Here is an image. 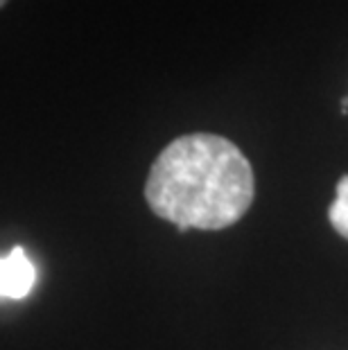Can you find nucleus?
<instances>
[{
  "mask_svg": "<svg viewBox=\"0 0 348 350\" xmlns=\"http://www.w3.org/2000/svg\"><path fill=\"white\" fill-rule=\"evenodd\" d=\"M254 195L256 178L247 156L215 133L172 140L154 161L145 183L152 213L172 221L179 233L233 226L254 204Z\"/></svg>",
  "mask_w": 348,
  "mask_h": 350,
  "instance_id": "nucleus-1",
  "label": "nucleus"
},
{
  "mask_svg": "<svg viewBox=\"0 0 348 350\" xmlns=\"http://www.w3.org/2000/svg\"><path fill=\"white\" fill-rule=\"evenodd\" d=\"M5 3H7V0H0V7H3V5H5Z\"/></svg>",
  "mask_w": 348,
  "mask_h": 350,
  "instance_id": "nucleus-4",
  "label": "nucleus"
},
{
  "mask_svg": "<svg viewBox=\"0 0 348 350\" xmlns=\"http://www.w3.org/2000/svg\"><path fill=\"white\" fill-rule=\"evenodd\" d=\"M328 219H330L332 228L348 240V174L339 178L335 201H332L328 208Z\"/></svg>",
  "mask_w": 348,
  "mask_h": 350,
  "instance_id": "nucleus-3",
  "label": "nucleus"
},
{
  "mask_svg": "<svg viewBox=\"0 0 348 350\" xmlns=\"http://www.w3.org/2000/svg\"><path fill=\"white\" fill-rule=\"evenodd\" d=\"M36 282V267L27 253L16 247L0 258V296L25 299Z\"/></svg>",
  "mask_w": 348,
  "mask_h": 350,
  "instance_id": "nucleus-2",
  "label": "nucleus"
}]
</instances>
